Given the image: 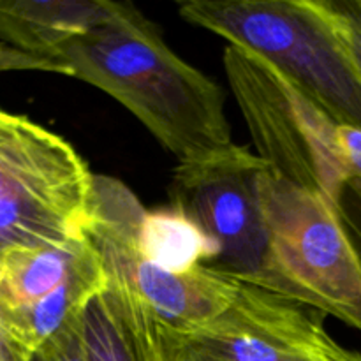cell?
Instances as JSON below:
<instances>
[{"mask_svg": "<svg viewBox=\"0 0 361 361\" xmlns=\"http://www.w3.org/2000/svg\"><path fill=\"white\" fill-rule=\"evenodd\" d=\"M53 59L126 106L180 162L233 145L222 88L176 55L134 6Z\"/></svg>", "mask_w": 361, "mask_h": 361, "instance_id": "6da1fadb", "label": "cell"}, {"mask_svg": "<svg viewBox=\"0 0 361 361\" xmlns=\"http://www.w3.org/2000/svg\"><path fill=\"white\" fill-rule=\"evenodd\" d=\"M157 326L140 296L109 281L83 314L88 361H159Z\"/></svg>", "mask_w": 361, "mask_h": 361, "instance_id": "8fae6325", "label": "cell"}, {"mask_svg": "<svg viewBox=\"0 0 361 361\" xmlns=\"http://www.w3.org/2000/svg\"><path fill=\"white\" fill-rule=\"evenodd\" d=\"M263 200L279 296L361 331V261L337 207L270 168Z\"/></svg>", "mask_w": 361, "mask_h": 361, "instance_id": "52a82bcc", "label": "cell"}, {"mask_svg": "<svg viewBox=\"0 0 361 361\" xmlns=\"http://www.w3.org/2000/svg\"><path fill=\"white\" fill-rule=\"evenodd\" d=\"M159 361H338L341 344L300 303L240 286L231 305L190 330L159 323Z\"/></svg>", "mask_w": 361, "mask_h": 361, "instance_id": "ba28073f", "label": "cell"}, {"mask_svg": "<svg viewBox=\"0 0 361 361\" xmlns=\"http://www.w3.org/2000/svg\"><path fill=\"white\" fill-rule=\"evenodd\" d=\"M130 7L111 0H0V42L55 60L66 42L116 20Z\"/></svg>", "mask_w": 361, "mask_h": 361, "instance_id": "30bf717a", "label": "cell"}, {"mask_svg": "<svg viewBox=\"0 0 361 361\" xmlns=\"http://www.w3.org/2000/svg\"><path fill=\"white\" fill-rule=\"evenodd\" d=\"M0 361H28V356L0 328Z\"/></svg>", "mask_w": 361, "mask_h": 361, "instance_id": "e0dca14e", "label": "cell"}, {"mask_svg": "<svg viewBox=\"0 0 361 361\" xmlns=\"http://www.w3.org/2000/svg\"><path fill=\"white\" fill-rule=\"evenodd\" d=\"M224 69L257 155L284 180L337 207L351 180L338 147L341 123L247 49L228 44Z\"/></svg>", "mask_w": 361, "mask_h": 361, "instance_id": "8992f818", "label": "cell"}, {"mask_svg": "<svg viewBox=\"0 0 361 361\" xmlns=\"http://www.w3.org/2000/svg\"><path fill=\"white\" fill-rule=\"evenodd\" d=\"M338 147L342 161L351 180H361V129L353 126L338 127Z\"/></svg>", "mask_w": 361, "mask_h": 361, "instance_id": "2e32d148", "label": "cell"}, {"mask_svg": "<svg viewBox=\"0 0 361 361\" xmlns=\"http://www.w3.org/2000/svg\"><path fill=\"white\" fill-rule=\"evenodd\" d=\"M267 161L245 147L178 162L169 185L171 210L192 222L215 256L208 270L279 295L263 200Z\"/></svg>", "mask_w": 361, "mask_h": 361, "instance_id": "5b68a950", "label": "cell"}, {"mask_svg": "<svg viewBox=\"0 0 361 361\" xmlns=\"http://www.w3.org/2000/svg\"><path fill=\"white\" fill-rule=\"evenodd\" d=\"M109 279L85 236L0 257V328L30 358L81 319Z\"/></svg>", "mask_w": 361, "mask_h": 361, "instance_id": "9c48e42d", "label": "cell"}, {"mask_svg": "<svg viewBox=\"0 0 361 361\" xmlns=\"http://www.w3.org/2000/svg\"><path fill=\"white\" fill-rule=\"evenodd\" d=\"M2 71H46V73L71 76L67 67L62 66L60 62L30 55V53L20 51V49L11 48V46L0 42V73Z\"/></svg>", "mask_w": 361, "mask_h": 361, "instance_id": "9a60e30c", "label": "cell"}, {"mask_svg": "<svg viewBox=\"0 0 361 361\" xmlns=\"http://www.w3.org/2000/svg\"><path fill=\"white\" fill-rule=\"evenodd\" d=\"M85 238L108 279L140 296L159 323L190 330L224 312L240 282L208 270L207 236L175 210L148 212L120 180L95 175Z\"/></svg>", "mask_w": 361, "mask_h": 361, "instance_id": "7a4b0ae2", "label": "cell"}, {"mask_svg": "<svg viewBox=\"0 0 361 361\" xmlns=\"http://www.w3.org/2000/svg\"><path fill=\"white\" fill-rule=\"evenodd\" d=\"M337 212L361 261V180H349L338 200Z\"/></svg>", "mask_w": 361, "mask_h": 361, "instance_id": "5bb4252c", "label": "cell"}, {"mask_svg": "<svg viewBox=\"0 0 361 361\" xmlns=\"http://www.w3.org/2000/svg\"><path fill=\"white\" fill-rule=\"evenodd\" d=\"M94 178L63 137L0 109V257L85 236Z\"/></svg>", "mask_w": 361, "mask_h": 361, "instance_id": "277c9868", "label": "cell"}, {"mask_svg": "<svg viewBox=\"0 0 361 361\" xmlns=\"http://www.w3.org/2000/svg\"><path fill=\"white\" fill-rule=\"evenodd\" d=\"M337 25L361 76V0H321Z\"/></svg>", "mask_w": 361, "mask_h": 361, "instance_id": "7c38bea8", "label": "cell"}, {"mask_svg": "<svg viewBox=\"0 0 361 361\" xmlns=\"http://www.w3.org/2000/svg\"><path fill=\"white\" fill-rule=\"evenodd\" d=\"M338 361H361V353L349 351V349L341 345V349H338Z\"/></svg>", "mask_w": 361, "mask_h": 361, "instance_id": "ac0fdd59", "label": "cell"}, {"mask_svg": "<svg viewBox=\"0 0 361 361\" xmlns=\"http://www.w3.org/2000/svg\"><path fill=\"white\" fill-rule=\"evenodd\" d=\"M178 13L267 60L337 123L361 129V76L321 0H190Z\"/></svg>", "mask_w": 361, "mask_h": 361, "instance_id": "3957f363", "label": "cell"}, {"mask_svg": "<svg viewBox=\"0 0 361 361\" xmlns=\"http://www.w3.org/2000/svg\"><path fill=\"white\" fill-rule=\"evenodd\" d=\"M28 361H88L83 337V317L49 338L32 353Z\"/></svg>", "mask_w": 361, "mask_h": 361, "instance_id": "4fadbf2b", "label": "cell"}]
</instances>
